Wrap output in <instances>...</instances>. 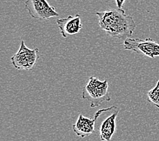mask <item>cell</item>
Listing matches in <instances>:
<instances>
[{"label": "cell", "instance_id": "obj_5", "mask_svg": "<svg viewBox=\"0 0 159 141\" xmlns=\"http://www.w3.org/2000/svg\"><path fill=\"white\" fill-rule=\"evenodd\" d=\"M25 9L30 16L37 20L44 21L59 16L55 7L49 4L47 0H26Z\"/></svg>", "mask_w": 159, "mask_h": 141}, {"label": "cell", "instance_id": "obj_10", "mask_svg": "<svg viewBox=\"0 0 159 141\" xmlns=\"http://www.w3.org/2000/svg\"><path fill=\"white\" fill-rule=\"evenodd\" d=\"M115 1L118 8H123V6L124 5L125 2V0H115Z\"/></svg>", "mask_w": 159, "mask_h": 141}, {"label": "cell", "instance_id": "obj_2", "mask_svg": "<svg viewBox=\"0 0 159 141\" xmlns=\"http://www.w3.org/2000/svg\"><path fill=\"white\" fill-rule=\"evenodd\" d=\"M81 97L90 102V107L95 108L104 102L111 101L108 92V82L107 79L101 81L98 78L92 76L82 90Z\"/></svg>", "mask_w": 159, "mask_h": 141}, {"label": "cell", "instance_id": "obj_7", "mask_svg": "<svg viewBox=\"0 0 159 141\" xmlns=\"http://www.w3.org/2000/svg\"><path fill=\"white\" fill-rule=\"evenodd\" d=\"M56 23L60 30L62 36L64 38L79 33L83 26L80 14H75L74 16L69 15L67 18H58Z\"/></svg>", "mask_w": 159, "mask_h": 141}, {"label": "cell", "instance_id": "obj_9", "mask_svg": "<svg viewBox=\"0 0 159 141\" xmlns=\"http://www.w3.org/2000/svg\"><path fill=\"white\" fill-rule=\"evenodd\" d=\"M147 97L148 101L159 109V79L156 86L148 92Z\"/></svg>", "mask_w": 159, "mask_h": 141}, {"label": "cell", "instance_id": "obj_6", "mask_svg": "<svg viewBox=\"0 0 159 141\" xmlns=\"http://www.w3.org/2000/svg\"><path fill=\"white\" fill-rule=\"evenodd\" d=\"M107 108L98 110L93 119L83 116L82 114L79 115L76 123L73 125V132L77 136L85 138L95 132L96 121L102 114H104Z\"/></svg>", "mask_w": 159, "mask_h": 141}, {"label": "cell", "instance_id": "obj_4", "mask_svg": "<svg viewBox=\"0 0 159 141\" xmlns=\"http://www.w3.org/2000/svg\"><path fill=\"white\" fill-rule=\"evenodd\" d=\"M123 46L126 50L137 52L151 59L159 57V44L150 37L145 40L127 38L124 40Z\"/></svg>", "mask_w": 159, "mask_h": 141}, {"label": "cell", "instance_id": "obj_1", "mask_svg": "<svg viewBox=\"0 0 159 141\" xmlns=\"http://www.w3.org/2000/svg\"><path fill=\"white\" fill-rule=\"evenodd\" d=\"M100 28L108 35L125 40L130 38L136 28L133 17L128 16L123 8L108 9L97 12Z\"/></svg>", "mask_w": 159, "mask_h": 141}, {"label": "cell", "instance_id": "obj_3", "mask_svg": "<svg viewBox=\"0 0 159 141\" xmlns=\"http://www.w3.org/2000/svg\"><path fill=\"white\" fill-rule=\"evenodd\" d=\"M40 58L38 48L30 49L26 46L25 41L21 40L18 51L11 57V63L18 70H31Z\"/></svg>", "mask_w": 159, "mask_h": 141}, {"label": "cell", "instance_id": "obj_8", "mask_svg": "<svg viewBox=\"0 0 159 141\" xmlns=\"http://www.w3.org/2000/svg\"><path fill=\"white\" fill-rule=\"evenodd\" d=\"M120 111L119 108L112 106L110 115L102 120L100 126V137L102 141H111L116 128V117Z\"/></svg>", "mask_w": 159, "mask_h": 141}]
</instances>
